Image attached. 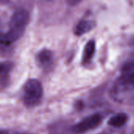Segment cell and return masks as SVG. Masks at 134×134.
Masks as SVG:
<instances>
[{
  "instance_id": "6da1fadb",
  "label": "cell",
  "mask_w": 134,
  "mask_h": 134,
  "mask_svg": "<svg viewBox=\"0 0 134 134\" xmlns=\"http://www.w3.org/2000/svg\"><path fill=\"white\" fill-rule=\"evenodd\" d=\"M29 20L30 15L26 9H20L13 13L9 21L8 32H6L7 37L12 43L23 35Z\"/></svg>"
},
{
  "instance_id": "7a4b0ae2",
  "label": "cell",
  "mask_w": 134,
  "mask_h": 134,
  "mask_svg": "<svg viewBox=\"0 0 134 134\" xmlns=\"http://www.w3.org/2000/svg\"><path fill=\"white\" fill-rule=\"evenodd\" d=\"M24 102L27 107H33L38 104L42 99L43 90L41 82L37 79H29L24 87Z\"/></svg>"
},
{
  "instance_id": "3957f363",
  "label": "cell",
  "mask_w": 134,
  "mask_h": 134,
  "mask_svg": "<svg viewBox=\"0 0 134 134\" xmlns=\"http://www.w3.org/2000/svg\"><path fill=\"white\" fill-rule=\"evenodd\" d=\"M103 120V116L96 113L91 115L72 126V130L76 133H83L98 127Z\"/></svg>"
},
{
  "instance_id": "277c9868",
  "label": "cell",
  "mask_w": 134,
  "mask_h": 134,
  "mask_svg": "<svg viewBox=\"0 0 134 134\" xmlns=\"http://www.w3.org/2000/svg\"><path fill=\"white\" fill-rule=\"evenodd\" d=\"M53 55L49 49H42L37 55V60L39 65L44 68H49L53 64Z\"/></svg>"
},
{
  "instance_id": "5b68a950",
  "label": "cell",
  "mask_w": 134,
  "mask_h": 134,
  "mask_svg": "<svg viewBox=\"0 0 134 134\" xmlns=\"http://www.w3.org/2000/svg\"><path fill=\"white\" fill-rule=\"evenodd\" d=\"M95 26V24L89 20H80L75 28V34L78 36L82 35L90 31H91Z\"/></svg>"
},
{
  "instance_id": "8992f818",
  "label": "cell",
  "mask_w": 134,
  "mask_h": 134,
  "mask_svg": "<svg viewBox=\"0 0 134 134\" xmlns=\"http://www.w3.org/2000/svg\"><path fill=\"white\" fill-rule=\"evenodd\" d=\"M128 121V115L125 113H119L115 115L112 116L109 121L108 125L111 126L115 127V128H120L126 125V123Z\"/></svg>"
},
{
  "instance_id": "52a82bcc",
  "label": "cell",
  "mask_w": 134,
  "mask_h": 134,
  "mask_svg": "<svg viewBox=\"0 0 134 134\" xmlns=\"http://www.w3.org/2000/svg\"><path fill=\"white\" fill-rule=\"evenodd\" d=\"M95 49H96V44H95V42L93 40H90L89 41L85 48H84V52H83V56H82V62L86 64V63H89L94 53H95Z\"/></svg>"
},
{
  "instance_id": "ba28073f",
  "label": "cell",
  "mask_w": 134,
  "mask_h": 134,
  "mask_svg": "<svg viewBox=\"0 0 134 134\" xmlns=\"http://www.w3.org/2000/svg\"><path fill=\"white\" fill-rule=\"evenodd\" d=\"M123 80L134 86V60L126 64L123 68Z\"/></svg>"
},
{
  "instance_id": "9c48e42d",
  "label": "cell",
  "mask_w": 134,
  "mask_h": 134,
  "mask_svg": "<svg viewBox=\"0 0 134 134\" xmlns=\"http://www.w3.org/2000/svg\"><path fill=\"white\" fill-rule=\"evenodd\" d=\"M13 43L7 37L6 33L0 31V49H5L8 47H9Z\"/></svg>"
},
{
  "instance_id": "30bf717a",
  "label": "cell",
  "mask_w": 134,
  "mask_h": 134,
  "mask_svg": "<svg viewBox=\"0 0 134 134\" xmlns=\"http://www.w3.org/2000/svg\"><path fill=\"white\" fill-rule=\"evenodd\" d=\"M12 68V64L10 62L0 63V75H5Z\"/></svg>"
},
{
  "instance_id": "8fae6325",
  "label": "cell",
  "mask_w": 134,
  "mask_h": 134,
  "mask_svg": "<svg viewBox=\"0 0 134 134\" xmlns=\"http://www.w3.org/2000/svg\"><path fill=\"white\" fill-rule=\"evenodd\" d=\"M66 2L69 5H71V6H75L76 5H78L82 0H65Z\"/></svg>"
},
{
  "instance_id": "7c38bea8",
  "label": "cell",
  "mask_w": 134,
  "mask_h": 134,
  "mask_svg": "<svg viewBox=\"0 0 134 134\" xmlns=\"http://www.w3.org/2000/svg\"><path fill=\"white\" fill-rule=\"evenodd\" d=\"M0 134H30V133H17V132L9 131V130H0Z\"/></svg>"
},
{
  "instance_id": "4fadbf2b",
  "label": "cell",
  "mask_w": 134,
  "mask_h": 134,
  "mask_svg": "<svg viewBox=\"0 0 134 134\" xmlns=\"http://www.w3.org/2000/svg\"><path fill=\"white\" fill-rule=\"evenodd\" d=\"M8 0H0V3H5V2H7Z\"/></svg>"
}]
</instances>
